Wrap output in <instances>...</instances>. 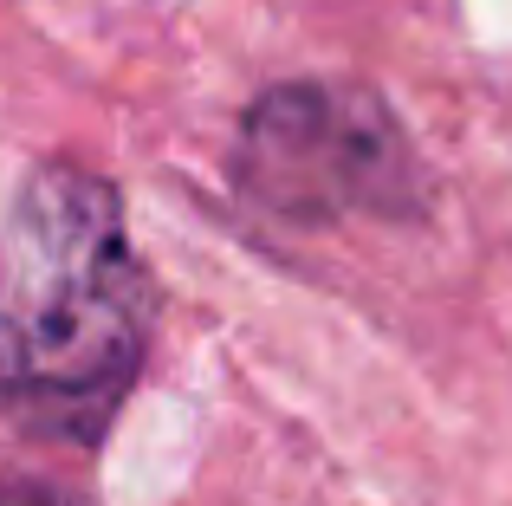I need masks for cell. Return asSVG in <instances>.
Returning a JSON list of instances; mask_svg holds the SVG:
<instances>
[{
	"instance_id": "1",
	"label": "cell",
	"mask_w": 512,
	"mask_h": 506,
	"mask_svg": "<svg viewBox=\"0 0 512 506\" xmlns=\"http://www.w3.org/2000/svg\"><path fill=\"white\" fill-rule=\"evenodd\" d=\"M143 364V273L117 189L46 163L13 208V292L0 299V403L39 429L91 435Z\"/></svg>"
},
{
	"instance_id": "2",
	"label": "cell",
	"mask_w": 512,
	"mask_h": 506,
	"mask_svg": "<svg viewBox=\"0 0 512 506\" xmlns=\"http://www.w3.org/2000/svg\"><path fill=\"white\" fill-rule=\"evenodd\" d=\"M240 189L286 221L415 208V156L363 85H273L240 117Z\"/></svg>"
},
{
	"instance_id": "3",
	"label": "cell",
	"mask_w": 512,
	"mask_h": 506,
	"mask_svg": "<svg viewBox=\"0 0 512 506\" xmlns=\"http://www.w3.org/2000/svg\"><path fill=\"white\" fill-rule=\"evenodd\" d=\"M0 506H85V500L52 481H33V474H0Z\"/></svg>"
}]
</instances>
